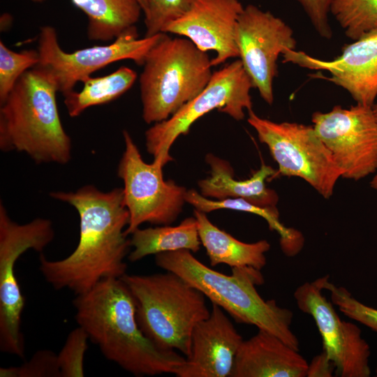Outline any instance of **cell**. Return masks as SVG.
Segmentation results:
<instances>
[{
	"label": "cell",
	"mask_w": 377,
	"mask_h": 377,
	"mask_svg": "<svg viewBox=\"0 0 377 377\" xmlns=\"http://www.w3.org/2000/svg\"><path fill=\"white\" fill-rule=\"evenodd\" d=\"M50 195L73 207L80 219L77 246L67 257L50 260L40 256L39 269L54 289L85 293L105 279L126 274L124 259L131 246L124 228L129 212L121 188L103 192L93 185L75 191H54Z\"/></svg>",
	"instance_id": "cell-1"
},
{
	"label": "cell",
	"mask_w": 377,
	"mask_h": 377,
	"mask_svg": "<svg viewBox=\"0 0 377 377\" xmlns=\"http://www.w3.org/2000/svg\"><path fill=\"white\" fill-rule=\"evenodd\" d=\"M75 320L104 357L135 376L176 375L186 362L156 346L136 319L135 299L121 279H105L73 301Z\"/></svg>",
	"instance_id": "cell-2"
},
{
	"label": "cell",
	"mask_w": 377,
	"mask_h": 377,
	"mask_svg": "<svg viewBox=\"0 0 377 377\" xmlns=\"http://www.w3.org/2000/svg\"><path fill=\"white\" fill-rule=\"evenodd\" d=\"M51 76L35 66L0 103V149L26 154L36 163L66 164L72 141L59 113Z\"/></svg>",
	"instance_id": "cell-3"
},
{
	"label": "cell",
	"mask_w": 377,
	"mask_h": 377,
	"mask_svg": "<svg viewBox=\"0 0 377 377\" xmlns=\"http://www.w3.org/2000/svg\"><path fill=\"white\" fill-rule=\"evenodd\" d=\"M155 263L199 290L237 323L267 331L299 350V340L290 327L293 311L279 306L274 300H265L256 290L265 282L261 270L233 267L231 274L226 275L204 265L185 249L156 254Z\"/></svg>",
	"instance_id": "cell-4"
},
{
	"label": "cell",
	"mask_w": 377,
	"mask_h": 377,
	"mask_svg": "<svg viewBox=\"0 0 377 377\" xmlns=\"http://www.w3.org/2000/svg\"><path fill=\"white\" fill-rule=\"evenodd\" d=\"M121 279L135 299L136 319L144 334L158 348L188 357L194 327L210 314L205 296L168 271L126 273Z\"/></svg>",
	"instance_id": "cell-5"
},
{
	"label": "cell",
	"mask_w": 377,
	"mask_h": 377,
	"mask_svg": "<svg viewBox=\"0 0 377 377\" xmlns=\"http://www.w3.org/2000/svg\"><path fill=\"white\" fill-rule=\"evenodd\" d=\"M212 59L190 40L161 33L148 52L140 75L145 123L168 119L208 84Z\"/></svg>",
	"instance_id": "cell-6"
},
{
	"label": "cell",
	"mask_w": 377,
	"mask_h": 377,
	"mask_svg": "<svg viewBox=\"0 0 377 377\" xmlns=\"http://www.w3.org/2000/svg\"><path fill=\"white\" fill-rule=\"evenodd\" d=\"M247 121L276 162V172L304 179L323 198H330L342 171L313 125L275 122L248 111Z\"/></svg>",
	"instance_id": "cell-7"
},
{
	"label": "cell",
	"mask_w": 377,
	"mask_h": 377,
	"mask_svg": "<svg viewBox=\"0 0 377 377\" xmlns=\"http://www.w3.org/2000/svg\"><path fill=\"white\" fill-rule=\"evenodd\" d=\"M252 82L239 59L213 72L207 87L168 119L153 124L145 132L146 148L154 161L163 166L172 161L170 149L181 135H186L191 125L208 112L217 110L237 121L244 110H252L250 94Z\"/></svg>",
	"instance_id": "cell-8"
},
{
	"label": "cell",
	"mask_w": 377,
	"mask_h": 377,
	"mask_svg": "<svg viewBox=\"0 0 377 377\" xmlns=\"http://www.w3.org/2000/svg\"><path fill=\"white\" fill-rule=\"evenodd\" d=\"M54 237L50 220L37 218L20 224L0 203V350L24 357L22 314L25 305L15 275L17 259L29 249L42 252Z\"/></svg>",
	"instance_id": "cell-9"
},
{
	"label": "cell",
	"mask_w": 377,
	"mask_h": 377,
	"mask_svg": "<svg viewBox=\"0 0 377 377\" xmlns=\"http://www.w3.org/2000/svg\"><path fill=\"white\" fill-rule=\"evenodd\" d=\"M125 149L117 175L124 182V199L129 212L125 233L131 235L145 223L170 225L182 212L187 189L173 180H165L163 165L147 163L128 131H123Z\"/></svg>",
	"instance_id": "cell-10"
},
{
	"label": "cell",
	"mask_w": 377,
	"mask_h": 377,
	"mask_svg": "<svg viewBox=\"0 0 377 377\" xmlns=\"http://www.w3.org/2000/svg\"><path fill=\"white\" fill-rule=\"evenodd\" d=\"M161 35V33L140 38L135 26L110 44L68 52L60 46L56 29L50 25L43 26L37 50L40 61L36 66L51 76L58 91L64 95L74 90L77 82H82L94 72L114 62L129 59L142 66Z\"/></svg>",
	"instance_id": "cell-11"
},
{
	"label": "cell",
	"mask_w": 377,
	"mask_h": 377,
	"mask_svg": "<svg viewBox=\"0 0 377 377\" xmlns=\"http://www.w3.org/2000/svg\"><path fill=\"white\" fill-rule=\"evenodd\" d=\"M311 121L341 177L357 181L377 171V119L372 106L337 105L327 112H313Z\"/></svg>",
	"instance_id": "cell-12"
},
{
	"label": "cell",
	"mask_w": 377,
	"mask_h": 377,
	"mask_svg": "<svg viewBox=\"0 0 377 377\" xmlns=\"http://www.w3.org/2000/svg\"><path fill=\"white\" fill-rule=\"evenodd\" d=\"M235 38L239 59L253 88L272 105L279 57L286 50H296L293 30L269 11L249 4L239 17Z\"/></svg>",
	"instance_id": "cell-13"
},
{
	"label": "cell",
	"mask_w": 377,
	"mask_h": 377,
	"mask_svg": "<svg viewBox=\"0 0 377 377\" xmlns=\"http://www.w3.org/2000/svg\"><path fill=\"white\" fill-rule=\"evenodd\" d=\"M323 290L316 279L298 286L293 296L298 309L313 318L322 337L323 350L334 364L335 376H370L369 345L357 325L340 318Z\"/></svg>",
	"instance_id": "cell-14"
},
{
	"label": "cell",
	"mask_w": 377,
	"mask_h": 377,
	"mask_svg": "<svg viewBox=\"0 0 377 377\" xmlns=\"http://www.w3.org/2000/svg\"><path fill=\"white\" fill-rule=\"evenodd\" d=\"M283 63L325 71L313 77L325 79L346 90L357 103L372 106L377 97V29L343 46L341 53L331 60L315 58L302 51L288 50L282 54Z\"/></svg>",
	"instance_id": "cell-15"
},
{
	"label": "cell",
	"mask_w": 377,
	"mask_h": 377,
	"mask_svg": "<svg viewBox=\"0 0 377 377\" xmlns=\"http://www.w3.org/2000/svg\"><path fill=\"white\" fill-rule=\"evenodd\" d=\"M244 8L239 0H192L186 13L163 33L188 38L202 51H214L211 62L216 66L239 58L236 27Z\"/></svg>",
	"instance_id": "cell-16"
},
{
	"label": "cell",
	"mask_w": 377,
	"mask_h": 377,
	"mask_svg": "<svg viewBox=\"0 0 377 377\" xmlns=\"http://www.w3.org/2000/svg\"><path fill=\"white\" fill-rule=\"evenodd\" d=\"M212 304L209 317L193 330L191 353L175 375L177 377L231 376L244 340L223 310Z\"/></svg>",
	"instance_id": "cell-17"
},
{
	"label": "cell",
	"mask_w": 377,
	"mask_h": 377,
	"mask_svg": "<svg viewBox=\"0 0 377 377\" xmlns=\"http://www.w3.org/2000/svg\"><path fill=\"white\" fill-rule=\"evenodd\" d=\"M308 362L276 335L263 330L244 340L230 377H304Z\"/></svg>",
	"instance_id": "cell-18"
},
{
	"label": "cell",
	"mask_w": 377,
	"mask_h": 377,
	"mask_svg": "<svg viewBox=\"0 0 377 377\" xmlns=\"http://www.w3.org/2000/svg\"><path fill=\"white\" fill-rule=\"evenodd\" d=\"M205 161L210 168V175L198 182L200 194L216 200L242 198L265 208H277L279 195L266 186V179L275 177L276 171L263 165L249 179L237 180L230 163L208 154Z\"/></svg>",
	"instance_id": "cell-19"
},
{
	"label": "cell",
	"mask_w": 377,
	"mask_h": 377,
	"mask_svg": "<svg viewBox=\"0 0 377 377\" xmlns=\"http://www.w3.org/2000/svg\"><path fill=\"white\" fill-rule=\"evenodd\" d=\"M199 237L212 267L220 264L231 268L251 267L261 270L267 263L265 253L270 249L266 239L253 243L238 240L213 224L206 213L195 209Z\"/></svg>",
	"instance_id": "cell-20"
},
{
	"label": "cell",
	"mask_w": 377,
	"mask_h": 377,
	"mask_svg": "<svg viewBox=\"0 0 377 377\" xmlns=\"http://www.w3.org/2000/svg\"><path fill=\"white\" fill-rule=\"evenodd\" d=\"M87 17V37L110 41L135 27L142 10L136 0H71Z\"/></svg>",
	"instance_id": "cell-21"
},
{
	"label": "cell",
	"mask_w": 377,
	"mask_h": 377,
	"mask_svg": "<svg viewBox=\"0 0 377 377\" xmlns=\"http://www.w3.org/2000/svg\"><path fill=\"white\" fill-rule=\"evenodd\" d=\"M133 251L128 255L131 262H136L149 255L188 250L198 252L202 245L195 216L184 219L178 226L138 228L131 234Z\"/></svg>",
	"instance_id": "cell-22"
},
{
	"label": "cell",
	"mask_w": 377,
	"mask_h": 377,
	"mask_svg": "<svg viewBox=\"0 0 377 377\" xmlns=\"http://www.w3.org/2000/svg\"><path fill=\"white\" fill-rule=\"evenodd\" d=\"M136 79V72L127 66L106 75L84 79L80 91L73 90L63 95L68 114L76 117L90 107L114 101L129 90Z\"/></svg>",
	"instance_id": "cell-23"
},
{
	"label": "cell",
	"mask_w": 377,
	"mask_h": 377,
	"mask_svg": "<svg viewBox=\"0 0 377 377\" xmlns=\"http://www.w3.org/2000/svg\"><path fill=\"white\" fill-rule=\"evenodd\" d=\"M186 202L195 207V209L208 213L218 209H231L248 212L263 218L271 230L278 232L280 245L283 252L288 256L298 253L304 244L302 233L293 228L283 226L279 220L277 208H265L255 205L242 198H226L223 200H209L195 190H187L185 195Z\"/></svg>",
	"instance_id": "cell-24"
},
{
	"label": "cell",
	"mask_w": 377,
	"mask_h": 377,
	"mask_svg": "<svg viewBox=\"0 0 377 377\" xmlns=\"http://www.w3.org/2000/svg\"><path fill=\"white\" fill-rule=\"evenodd\" d=\"M330 13L352 40L377 29V0H332Z\"/></svg>",
	"instance_id": "cell-25"
},
{
	"label": "cell",
	"mask_w": 377,
	"mask_h": 377,
	"mask_svg": "<svg viewBox=\"0 0 377 377\" xmlns=\"http://www.w3.org/2000/svg\"><path fill=\"white\" fill-rule=\"evenodd\" d=\"M40 61L38 50L15 52L0 41V103H3L19 79Z\"/></svg>",
	"instance_id": "cell-26"
},
{
	"label": "cell",
	"mask_w": 377,
	"mask_h": 377,
	"mask_svg": "<svg viewBox=\"0 0 377 377\" xmlns=\"http://www.w3.org/2000/svg\"><path fill=\"white\" fill-rule=\"evenodd\" d=\"M329 278L326 275L318 280L323 289L330 292L331 302L347 317L377 332V309L358 301L346 288L334 285Z\"/></svg>",
	"instance_id": "cell-27"
},
{
	"label": "cell",
	"mask_w": 377,
	"mask_h": 377,
	"mask_svg": "<svg viewBox=\"0 0 377 377\" xmlns=\"http://www.w3.org/2000/svg\"><path fill=\"white\" fill-rule=\"evenodd\" d=\"M89 340L87 333L80 326L69 333L57 354L61 377L84 376V359Z\"/></svg>",
	"instance_id": "cell-28"
},
{
	"label": "cell",
	"mask_w": 377,
	"mask_h": 377,
	"mask_svg": "<svg viewBox=\"0 0 377 377\" xmlns=\"http://www.w3.org/2000/svg\"><path fill=\"white\" fill-rule=\"evenodd\" d=\"M192 0H148L145 15V36L163 33L165 28L183 15Z\"/></svg>",
	"instance_id": "cell-29"
},
{
	"label": "cell",
	"mask_w": 377,
	"mask_h": 377,
	"mask_svg": "<svg viewBox=\"0 0 377 377\" xmlns=\"http://www.w3.org/2000/svg\"><path fill=\"white\" fill-rule=\"evenodd\" d=\"M1 377H61L57 355L50 350L36 352L18 367L0 368Z\"/></svg>",
	"instance_id": "cell-30"
},
{
	"label": "cell",
	"mask_w": 377,
	"mask_h": 377,
	"mask_svg": "<svg viewBox=\"0 0 377 377\" xmlns=\"http://www.w3.org/2000/svg\"><path fill=\"white\" fill-rule=\"evenodd\" d=\"M295 1L302 6L318 35L323 38L330 39L333 33L329 15L332 0Z\"/></svg>",
	"instance_id": "cell-31"
},
{
	"label": "cell",
	"mask_w": 377,
	"mask_h": 377,
	"mask_svg": "<svg viewBox=\"0 0 377 377\" xmlns=\"http://www.w3.org/2000/svg\"><path fill=\"white\" fill-rule=\"evenodd\" d=\"M335 368L325 350L316 355L308 363L307 377H331L333 376Z\"/></svg>",
	"instance_id": "cell-32"
},
{
	"label": "cell",
	"mask_w": 377,
	"mask_h": 377,
	"mask_svg": "<svg viewBox=\"0 0 377 377\" xmlns=\"http://www.w3.org/2000/svg\"><path fill=\"white\" fill-rule=\"evenodd\" d=\"M136 1L140 4L143 13H145L147 9L148 0H136Z\"/></svg>",
	"instance_id": "cell-33"
},
{
	"label": "cell",
	"mask_w": 377,
	"mask_h": 377,
	"mask_svg": "<svg viewBox=\"0 0 377 377\" xmlns=\"http://www.w3.org/2000/svg\"><path fill=\"white\" fill-rule=\"evenodd\" d=\"M370 186L372 188L377 191V171L375 172L374 177L370 182Z\"/></svg>",
	"instance_id": "cell-34"
},
{
	"label": "cell",
	"mask_w": 377,
	"mask_h": 377,
	"mask_svg": "<svg viewBox=\"0 0 377 377\" xmlns=\"http://www.w3.org/2000/svg\"><path fill=\"white\" fill-rule=\"evenodd\" d=\"M372 109H373L374 114L377 119V103H374L372 105Z\"/></svg>",
	"instance_id": "cell-35"
},
{
	"label": "cell",
	"mask_w": 377,
	"mask_h": 377,
	"mask_svg": "<svg viewBox=\"0 0 377 377\" xmlns=\"http://www.w3.org/2000/svg\"><path fill=\"white\" fill-rule=\"evenodd\" d=\"M30 1H34V2L40 3V2L44 1L45 0H30Z\"/></svg>",
	"instance_id": "cell-36"
},
{
	"label": "cell",
	"mask_w": 377,
	"mask_h": 377,
	"mask_svg": "<svg viewBox=\"0 0 377 377\" xmlns=\"http://www.w3.org/2000/svg\"><path fill=\"white\" fill-rule=\"evenodd\" d=\"M376 376H377V368H376Z\"/></svg>",
	"instance_id": "cell-37"
}]
</instances>
